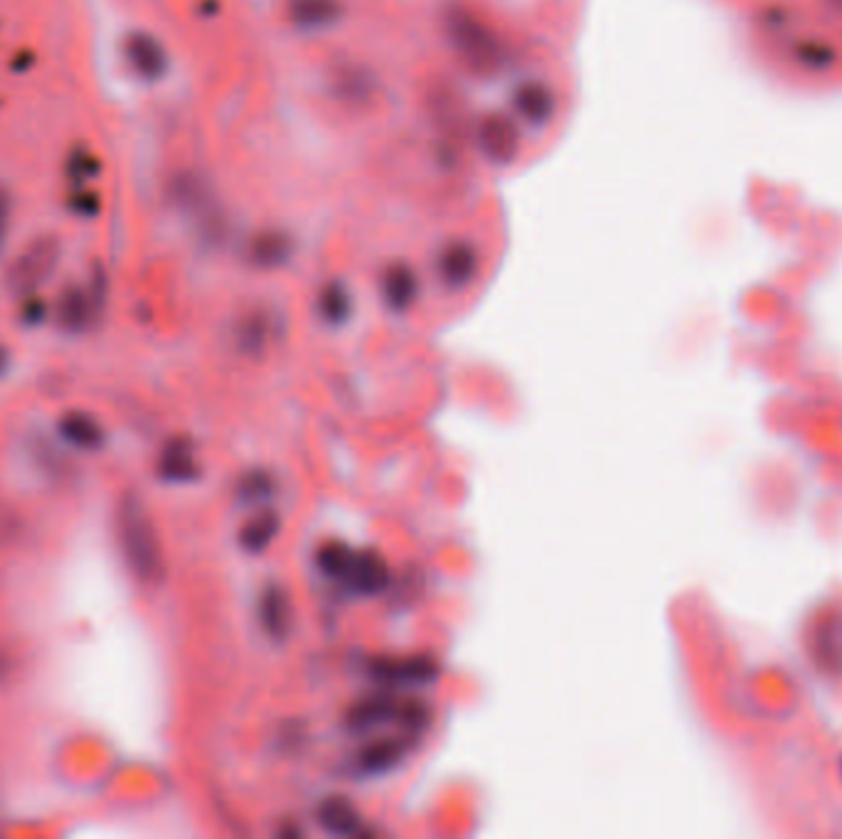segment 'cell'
<instances>
[{"label":"cell","mask_w":842,"mask_h":839,"mask_svg":"<svg viewBox=\"0 0 842 839\" xmlns=\"http://www.w3.org/2000/svg\"><path fill=\"white\" fill-rule=\"evenodd\" d=\"M811 657L818 670L828 677H842V623L828 613L811 631Z\"/></svg>","instance_id":"obj_1"}]
</instances>
